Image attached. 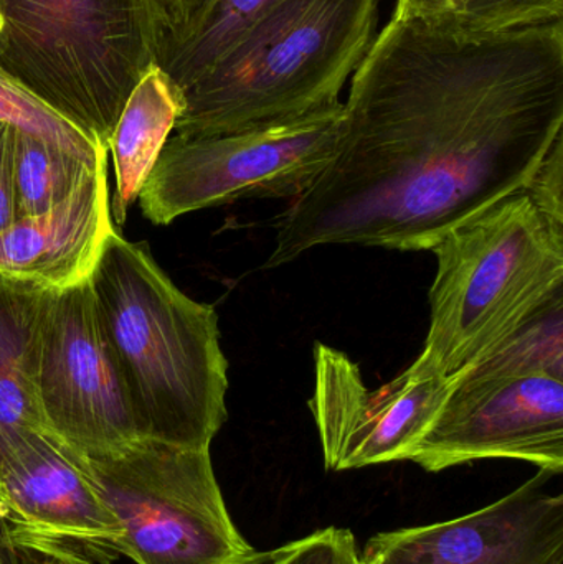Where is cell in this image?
Segmentation results:
<instances>
[{
    "instance_id": "12",
    "label": "cell",
    "mask_w": 563,
    "mask_h": 564,
    "mask_svg": "<svg viewBox=\"0 0 563 564\" xmlns=\"http://www.w3.org/2000/svg\"><path fill=\"white\" fill-rule=\"evenodd\" d=\"M541 474L458 519L373 535L360 558L377 564H563V496Z\"/></svg>"
},
{
    "instance_id": "26",
    "label": "cell",
    "mask_w": 563,
    "mask_h": 564,
    "mask_svg": "<svg viewBox=\"0 0 563 564\" xmlns=\"http://www.w3.org/2000/svg\"><path fill=\"white\" fill-rule=\"evenodd\" d=\"M7 546L0 542V564H9V560H7Z\"/></svg>"
},
{
    "instance_id": "17",
    "label": "cell",
    "mask_w": 563,
    "mask_h": 564,
    "mask_svg": "<svg viewBox=\"0 0 563 564\" xmlns=\"http://www.w3.org/2000/svg\"><path fill=\"white\" fill-rule=\"evenodd\" d=\"M551 375L563 380V294L552 299L521 327L469 365L455 381Z\"/></svg>"
},
{
    "instance_id": "24",
    "label": "cell",
    "mask_w": 563,
    "mask_h": 564,
    "mask_svg": "<svg viewBox=\"0 0 563 564\" xmlns=\"http://www.w3.org/2000/svg\"><path fill=\"white\" fill-rule=\"evenodd\" d=\"M472 0H396L393 9L433 25L466 32Z\"/></svg>"
},
{
    "instance_id": "11",
    "label": "cell",
    "mask_w": 563,
    "mask_h": 564,
    "mask_svg": "<svg viewBox=\"0 0 563 564\" xmlns=\"http://www.w3.org/2000/svg\"><path fill=\"white\" fill-rule=\"evenodd\" d=\"M452 388V377H416L407 368L370 390L356 361L317 341L310 410L324 466L340 473L405 460L439 416Z\"/></svg>"
},
{
    "instance_id": "20",
    "label": "cell",
    "mask_w": 563,
    "mask_h": 564,
    "mask_svg": "<svg viewBox=\"0 0 563 564\" xmlns=\"http://www.w3.org/2000/svg\"><path fill=\"white\" fill-rule=\"evenodd\" d=\"M563 20V0H472L466 32H492Z\"/></svg>"
},
{
    "instance_id": "22",
    "label": "cell",
    "mask_w": 563,
    "mask_h": 564,
    "mask_svg": "<svg viewBox=\"0 0 563 564\" xmlns=\"http://www.w3.org/2000/svg\"><path fill=\"white\" fill-rule=\"evenodd\" d=\"M217 3L218 0H154L161 29L155 62L162 53L192 35Z\"/></svg>"
},
{
    "instance_id": "4",
    "label": "cell",
    "mask_w": 563,
    "mask_h": 564,
    "mask_svg": "<svg viewBox=\"0 0 563 564\" xmlns=\"http://www.w3.org/2000/svg\"><path fill=\"white\" fill-rule=\"evenodd\" d=\"M425 347L409 370L450 378L563 294V227L516 192L450 228L432 250Z\"/></svg>"
},
{
    "instance_id": "7",
    "label": "cell",
    "mask_w": 563,
    "mask_h": 564,
    "mask_svg": "<svg viewBox=\"0 0 563 564\" xmlns=\"http://www.w3.org/2000/svg\"><path fill=\"white\" fill-rule=\"evenodd\" d=\"M344 102L291 121L217 135L172 134L139 205L154 225L241 198L301 197L336 154Z\"/></svg>"
},
{
    "instance_id": "16",
    "label": "cell",
    "mask_w": 563,
    "mask_h": 564,
    "mask_svg": "<svg viewBox=\"0 0 563 564\" xmlns=\"http://www.w3.org/2000/svg\"><path fill=\"white\" fill-rule=\"evenodd\" d=\"M102 167H108V155L89 158L15 131L13 184L17 218L33 217L58 207L85 187Z\"/></svg>"
},
{
    "instance_id": "6",
    "label": "cell",
    "mask_w": 563,
    "mask_h": 564,
    "mask_svg": "<svg viewBox=\"0 0 563 564\" xmlns=\"http://www.w3.org/2000/svg\"><path fill=\"white\" fill-rule=\"evenodd\" d=\"M86 456V454H85ZM89 469L136 564H255L215 477L210 449L139 437L93 454Z\"/></svg>"
},
{
    "instance_id": "2",
    "label": "cell",
    "mask_w": 563,
    "mask_h": 564,
    "mask_svg": "<svg viewBox=\"0 0 563 564\" xmlns=\"http://www.w3.org/2000/svg\"><path fill=\"white\" fill-rule=\"evenodd\" d=\"M88 284L139 437L210 449L228 390L215 308L184 294L144 245L116 228Z\"/></svg>"
},
{
    "instance_id": "1",
    "label": "cell",
    "mask_w": 563,
    "mask_h": 564,
    "mask_svg": "<svg viewBox=\"0 0 563 564\" xmlns=\"http://www.w3.org/2000/svg\"><path fill=\"white\" fill-rule=\"evenodd\" d=\"M563 139V20L462 32L393 9L350 78L326 171L274 221L278 268L317 247L432 250L526 191Z\"/></svg>"
},
{
    "instance_id": "10",
    "label": "cell",
    "mask_w": 563,
    "mask_h": 564,
    "mask_svg": "<svg viewBox=\"0 0 563 564\" xmlns=\"http://www.w3.org/2000/svg\"><path fill=\"white\" fill-rule=\"evenodd\" d=\"M485 459L524 460L561 476L563 380L551 375L453 380L439 416L405 457L433 474Z\"/></svg>"
},
{
    "instance_id": "14",
    "label": "cell",
    "mask_w": 563,
    "mask_h": 564,
    "mask_svg": "<svg viewBox=\"0 0 563 564\" xmlns=\"http://www.w3.org/2000/svg\"><path fill=\"white\" fill-rule=\"evenodd\" d=\"M48 289L0 276V473L33 431L45 430L33 393V347Z\"/></svg>"
},
{
    "instance_id": "5",
    "label": "cell",
    "mask_w": 563,
    "mask_h": 564,
    "mask_svg": "<svg viewBox=\"0 0 563 564\" xmlns=\"http://www.w3.org/2000/svg\"><path fill=\"white\" fill-rule=\"evenodd\" d=\"M159 36L154 0H0V72L106 149Z\"/></svg>"
},
{
    "instance_id": "19",
    "label": "cell",
    "mask_w": 563,
    "mask_h": 564,
    "mask_svg": "<svg viewBox=\"0 0 563 564\" xmlns=\"http://www.w3.org/2000/svg\"><path fill=\"white\" fill-rule=\"evenodd\" d=\"M0 122L42 141L62 145L89 158L108 155V149L93 141L82 129L53 111L42 99L0 72Z\"/></svg>"
},
{
    "instance_id": "25",
    "label": "cell",
    "mask_w": 563,
    "mask_h": 564,
    "mask_svg": "<svg viewBox=\"0 0 563 564\" xmlns=\"http://www.w3.org/2000/svg\"><path fill=\"white\" fill-rule=\"evenodd\" d=\"M12 126L0 122V234L17 220Z\"/></svg>"
},
{
    "instance_id": "18",
    "label": "cell",
    "mask_w": 563,
    "mask_h": 564,
    "mask_svg": "<svg viewBox=\"0 0 563 564\" xmlns=\"http://www.w3.org/2000/svg\"><path fill=\"white\" fill-rule=\"evenodd\" d=\"M281 0H218L202 25L184 42L159 56L155 65L184 93L207 75L241 36ZM182 98V96H181Z\"/></svg>"
},
{
    "instance_id": "15",
    "label": "cell",
    "mask_w": 563,
    "mask_h": 564,
    "mask_svg": "<svg viewBox=\"0 0 563 564\" xmlns=\"http://www.w3.org/2000/svg\"><path fill=\"white\" fill-rule=\"evenodd\" d=\"M181 111V93L154 63L129 95L108 141L116 177L111 217L119 225L138 202Z\"/></svg>"
},
{
    "instance_id": "21",
    "label": "cell",
    "mask_w": 563,
    "mask_h": 564,
    "mask_svg": "<svg viewBox=\"0 0 563 564\" xmlns=\"http://www.w3.org/2000/svg\"><path fill=\"white\" fill-rule=\"evenodd\" d=\"M263 564H360V555L350 530L329 527L268 552Z\"/></svg>"
},
{
    "instance_id": "28",
    "label": "cell",
    "mask_w": 563,
    "mask_h": 564,
    "mask_svg": "<svg viewBox=\"0 0 563 564\" xmlns=\"http://www.w3.org/2000/svg\"><path fill=\"white\" fill-rule=\"evenodd\" d=\"M268 552H264L263 558L260 560V562H257L255 564H263L264 560H267Z\"/></svg>"
},
{
    "instance_id": "27",
    "label": "cell",
    "mask_w": 563,
    "mask_h": 564,
    "mask_svg": "<svg viewBox=\"0 0 563 564\" xmlns=\"http://www.w3.org/2000/svg\"><path fill=\"white\" fill-rule=\"evenodd\" d=\"M360 564H377L376 562H369V560L360 558Z\"/></svg>"
},
{
    "instance_id": "9",
    "label": "cell",
    "mask_w": 563,
    "mask_h": 564,
    "mask_svg": "<svg viewBox=\"0 0 563 564\" xmlns=\"http://www.w3.org/2000/svg\"><path fill=\"white\" fill-rule=\"evenodd\" d=\"M0 542L40 564H112L121 530L88 457L50 431H33L0 473Z\"/></svg>"
},
{
    "instance_id": "8",
    "label": "cell",
    "mask_w": 563,
    "mask_h": 564,
    "mask_svg": "<svg viewBox=\"0 0 563 564\" xmlns=\"http://www.w3.org/2000/svg\"><path fill=\"white\" fill-rule=\"evenodd\" d=\"M32 383L45 430L79 453H112L139 440L88 281L46 292L33 347Z\"/></svg>"
},
{
    "instance_id": "23",
    "label": "cell",
    "mask_w": 563,
    "mask_h": 564,
    "mask_svg": "<svg viewBox=\"0 0 563 564\" xmlns=\"http://www.w3.org/2000/svg\"><path fill=\"white\" fill-rule=\"evenodd\" d=\"M539 210L563 227V139L555 142L526 188Z\"/></svg>"
},
{
    "instance_id": "3",
    "label": "cell",
    "mask_w": 563,
    "mask_h": 564,
    "mask_svg": "<svg viewBox=\"0 0 563 564\" xmlns=\"http://www.w3.org/2000/svg\"><path fill=\"white\" fill-rule=\"evenodd\" d=\"M383 0H281L182 93L172 134H230L343 105Z\"/></svg>"
},
{
    "instance_id": "13",
    "label": "cell",
    "mask_w": 563,
    "mask_h": 564,
    "mask_svg": "<svg viewBox=\"0 0 563 564\" xmlns=\"http://www.w3.org/2000/svg\"><path fill=\"white\" fill-rule=\"evenodd\" d=\"M115 230L108 167L58 207L17 218L0 234V276L45 289L88 281Z\"/></svg>"
}]
</instances>
